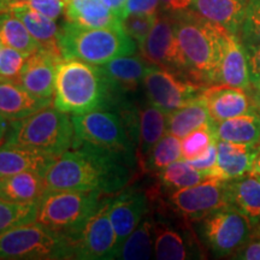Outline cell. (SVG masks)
I'll use <instances>...</instances> for the list:
<instances>
[{
  "label": "cell",
  "mask_w": 260,
  "mask_h": 260,
  "mask_svg": "<svg viewBox=\"0 0 260 260\" xmlns=\"http://www.w3.org/2000/svg\"><path fill=\"white\" fill-rule=\"evenodd\" d=\"M135 165L110 151L74 144L48 167L44 180L50 190H98L110 197L129 186Z\"/></svg>",
  "instance_id": "6da1fadb"
},
{
  "label": "cell",
  "mask_w": 260,
  "mask_h": 260,
  "mask_svg": "<svg viewBox=\"0 0 260 260\" xmlns=\"http://www.w3.org/2000/svg\"><path fill=\"white\" fill-rule=\"evenodd\" d=\"M171 15L190 79L206 87L217 84L228 30L191 9Z\"/></svg>",
  "instance_id": "7a4b0ae2"
},
{
  "label": "cell",
  "mask_w": 260,
  "mask_h": 260,
  "mask_svg": "<svg viewBox=\"0 0 260 260\" xmlns=\"http://www.w3.org/2000/svg\"><path fill=\"white\" fill-rule=\"evenodd\" d=\"M74 144H86L138 162L139 109H96L74 115Z\"/></svg>",
  "instance_id": "3957f363"
},
{
  "label": "cell",
  "mask_w": 260,
  "mask_h": 260,
  "mask_svg": "<svg viewBox=\"0 0 260 260\" xmlns=\"http://www.w3.org/2000/svg\"><path fill=\"white\" fill-rule=\"evenodd\" d=\"M112 92L102 67L63 58L57 67L53 105L69 115L106 109Z\"/></svg>",
  "instance_id": "277c9868"
},
{
  "label": "cell",
  "mask_w": 260,
  "mask_h": 260,
  "mask_svg": "<svg viewBox=\"0 0 260 260\" xmlns=\"http://www.w3.org/2000/svg\"><path fill=\"white\" fill-rule=\"evenodd\" d=\"M74 140L73 118L69 113L51 105L25 118L10 122L5 144L59 157L73 147Z\"/></svg>",
  "instance_id": "5b68a950"
},
{
  "label": "cell",
  "mask_w": 260,
  "mask_h": 260,
  "mask_svg": "<svg viewBox=\"0 0 260 260\" xmlns=\"http://www.w3.org/2000/svg\"><path fill=\"white\" fill-rule=\"evenodd\" d=\"M58 41L63 58H76L98 67L136 52V42L123 28H87L65 21Z\"/></svg>",
  "instance_id": "8992f818"
},
{
  "label": "cell",
  "mask_w": 260,
  "mask_h": 260,
  "mask_svg": "<svg viewBox=\"0 0 260 260\" xmlns=\"http://www.w3.org/2000/svg\"><path fill=\"white\" fill-rule=\"evenodd\" d=\"M105 197L98 190H50L39 200L37 222L73 240Z\"/></svg>",
  "instance_id": "52a82bcc"
},
{
  "label": "cell",
  "mask_w": 260,
  "mask_h": 260,
  "mask_svg": "<svg viewBox=\"0 0 260 260\" xmlns=\"http://www.w3.org/2000/svg\"><path fill=\"white\" fill-rule=\"evenodd\" d=\"M0 259H74V246L64 234L34 222L0 235Z\"/></svg>",
  "instance_id": "ba28073f"
},
{
  "label": "cell",
  "mask_w": 260,
  "mask_h": 260,
  "mask_svg": "<svg viewBox=\"0 0 260 260\" xmlns=\"http://www.w3.org/2000/svg\"><path fill=\"white\" fill-rule=\"evenodd\" d=\"M199 222L201 240L217 258L234 255L251 239V220L233 207L216 211Z\"/></svg>",
  "instance_id": "9c48e42d"
},
{
  "label": "cell",
  "mask_w": 260,
  "mask_h": 260,
  "mask_svg": "<svg viewBox=\"0 0 260 260\" xmlns=\"http://www.w3.org/2000/svg\"><path fill=\"white\" fill-rule=\"evenodd\" d=\"M206 86L194 82L183 75L172 73L152 64L142 82L147 103L170 113L198 99Z\"/></svg>",
  "instance_id": "30bf717a"
},
{
  "label": "cell",
  "mask_w": 260,
  "mask_h": 260,
  "mask_svg": "<svg viewBox=\"0 0 260 260\" xmlns=\"http://www.w3.org/2000/svg\"><path fill=\"white\" fill-rule=\"evenodd\" d=\"M226 182L210 177L195 186L172 190L168 195L169 207L181 218L199 222L216 211L229 207Z\"/></svg>",
  "instance_id": "8fae6325"
},
{
  "label": "cell",
  "mask_w": 260,
  "mask_h": 260,
  "mask_svg": "<svg viewBox=\"0 0 260 260\" xmlns=\"http://www.w3.org/2000/svg\"><path fill=\"white\" fill-rule=\"evenodd\" d=\"M140 53L149 64L170 70L190 79L187 60L175 31L174 17L169 12H159L157 21L142 44ZM191 80V79H190Z\"/></svg>",
  "instance_id": "7c38bea8"
},
{
  "label": "cell",
  "mask_w": 260,
  "mask_h": 260,
  "mask_svg": "<svg viewBox=\"0 0 260 260\" xmlns=\"http://www.w3.org/2000/svg\"><path fill=\"white\" fill-rule=\"evenodd\" d=\"M110 197L104 198L99 209L87 220L73 240L74 259H116L118 253L115 229L109 216Z\"/></svg>",
  "instance_id": "4fadbf2b"
},
{
  "label": "cell",
  "mask_w": 260,
  "mask_h": 260,
  "mask_svg": "<svg viewBox=\"0 0 260 260\" xmlns=\"http://www.w3.org/2000/svg\"><path fill=\"white\" fill-rule=\"evenodd\" d=\"M149 211L151 195L141 188L125 187L110 198L109 216L115 229L118 249Z\"/></svg>",
  "instance_id": "5bb4252c"
},
{
  "label": "cell",
  "mask_w": 260,
  "mask_h": 260,
  "mask_svg": "<svg viewBox=\"0 0 260 260\" xmlns=\"http://www.w3.org/2000/svg\"><path fill=\"white\" fill-rule=\"evenodd\" d=\"M201 98L214 123L248 115L258 110L249 89L235 88L225 84H211L204 89Z\"/></svg>",
  "instance_id": "9a60e30c"
},
{
  "label": "cell",
  "mask_w": 260,
  "mask_h": 260,
  "mask_svg": "<svg viewBox=\"0 0 260 260\" xmlns=\"http://www.w3.org/2000/svg\"><path fill=\"white\" fill-rule=\"evenodd\" d=\"M63 57L40 48L29 56L19 76V83L39 98H51L54 94L57 67Z\"/></svg>",
  "instance_id": "2e32d148"
},
{
  "label": "cell",
  "mask_w": 260,
  "mask_h": 260,
  "mask_svg": "<svg viewBox=\"0 0 260 260\" xmlns=\"http://www.w3.org/2000/svg\"><path fill=\"white\" fill-rule=\"evenodd\" d=\"M151 65L144 57L134 53L110 60L103 65L102 70L109 81L112 94L134 98L142 88L146 71Z\"/></svg>",
  "instance_id": "e0dca14e"
},
{
  "label": "cell",
  "mask_w": 260,
  "mask_h": 260,
  "mask_svg": "<svg viewBox=\"0 0 260 260\" xmlns=\"http://www.w3.org/2000/svg\"><path fill=\"white\" fill-rule=\"evenodd\" d=\"M258 151L255 145L217 140V165L210 177L232 181L248 175Z\"/></svg>",
  "instance_id": "ac0fdd59"
},
{
  "label": "cell",
  "mask_w": 260,
  "mask_h": 260,
  "mask_svg": "<svg viewBox=\"0 0 260 260\" xmlns=\"http://www.w3.org/2000/svg\"><path fill=\"white\" fill-rule=\"evenodd\" d=\"M51 105V98L35 96L21 83L0 79V113L8 121L25 118Z\"/></svg>",
  "instance_id": "d6986e66"
},
{
  "label": "cell",
  "mask_w": 260,
  "mask_h": 260,
  "mask_svg": "<svg viewBox=\"0 0 260 260\" xmlns=\"http://www.w3.org/2000/svg\"><path fill=\"white\" fill-rule=\"evenodd\" d=\"M217 84L251 89L245 47L241 38L230 31L226 32L224 42V52L219 65Z\"/></svg>",
  "instance_id": "ffe728a7"
},
{
  "label": "cell",
  "mask_w": 260,
  "mask_h": 260,
  "mask_svg": "<svg viewBox=\"0 0 260 260\" xmlns=\"http://www.w3.org/2000/svg\"><path fill=\"white\" fill-rule=\"evenodd\" d=\"M56 158L31 148L4 144L0 146V177L24 171H35L44 176Z\"/></svg>",
  "instance_id": "44dd1931"
},
{
  "label": "cell",
  "mask_w": 260,
  "mask_h": 260,
  "mask_svg": "<svg viewBox=\"0 0 260 260\" xmlns=\"http://www.w3.org/2000/svg\"><path fill=\"white\" fill-rule=\"evenodd\" d=\"M6 10L14 12L23 22L32 38L40 44L41 48L63 57L59 47V41H58L60 27H58L56 19L48 18L46 16L39 14L35 10L28 8L21 2H10Z\"/></svg>",
  "instance_id": "7402d4cb"
},
{
  "label": "cell",
  "mask_w": 260,
  "mask_h": 260,
  "mask_svg": "<svg viewBox=\"0 0 260 260\" xmlns=\"http://www.w3.org/2000/svg\"><path fill=\"white\" fill-rule=\"evenodd\" d=\"M249 0H194L191 10L239 35Z\"/></svg>",
  "instance_id": "603a6c76"
},
{
  "label": "cell",
  "mask_w": 260,
  "mask_h": 260,
  "mask_svg": "<svg viewBox=\"0 0 260 260\" xmlns=\"http://www.w3.org/2000/svg\"><path fill=\"white\" fill-rule=\"evenodd\" d=\"M65 21L87 28H122L121 18L103 0H67Z\"/></svg>",
  "instance_id": "cb8c5ba5"
},
{
  "label": "cell",
  "mask_w": 260,
  "mask_h": 260,
  "mask_svg": "<svg viewBox=\"0 0 260 260\" xmlns=\"http://www.w3.org/2000/svg\"><path fill=\"white\" fill-rule=\"evenodd\" d=\"M154 256L159 260H184L193 258L189 237L165 218H153Z\"/></svg>",
  "instance_id": "d4e9b609"
},
{
  "label": "cell",
  "mask_w": 260,
  "mask_h": 260,
  "mask_svg": "<svg viewBox=\"0 0 260 260\" xmlns=\"http://www.w3.org/2000/svg\"><path fill=\"white\" fill-rule=\"evenodd\" d=\"M229 207L241 212L251 220L252 225L260 222V180L254 175L226 182Z\"/></svg>",
  "instance_id": "484cf974"
},
{
  "label": "cell",
  "mask_w": 260,
  "mask_h": 260,
  "mask_svg": "<svg viewBox=\"0 0 260 260\" xmlns=\"http://www.w3.org/2000/svg\"><path fill=\"white\" fill-rule=\"evenodd\" d=\"M47 190L44 176L35 171H24L0 177V199L14 203L39 201Z\"/></svg>",
  "instance_id": "4316f807"
},
{
  "label": "cell",
  "mask_w": 260,
  "mask_h": 260,
  "mask_svg": "<svg viewBox=\"0 0 260 260\" xmlns=\"http://www.w3.org/2000/svg\"><path fill=\"white\" fill-rule=\"evenodd\" d=\"M167 134V113L152 104L139 105V162L149 153L153 146Z\"/></svg>",
  "instance_id": "83f0119b"
},
{
  "label": "cell",
  "mask_w": 260,
  "mask_h": 260,
  "mask_svg": "<svg viewBox=\"0 0 260 260\" xmlns=\"http://www.w3.org/2000/svg\"><path fill=\"white\" fill-rule=\"evenodd\" d=\"M214 124L217 140L255 146L260 141V111L234 117Z\"/></svg>",
  "instance_id": "f1b7e54d"
},
{
  "label": "cell",
  "mask_w": 260,
  "mask_h": 260,
  "mask_svg": "<svg viewBox=\"0 0 260 260\" xmlns=\"http://www.w3.org/2000/svg\"><path fill=\"white\" fill-rule=\"evenodd\" d=\"M0 41L4 46L15 48L27 57L41 48L23 22L10 10L0 11Z\"/></svg>",
  "instance_id": "f546056e"
},
{
  "label": "cell",
  "mask_w": 260,
  "mask_h": 260,
  "mask_svg": "<svg viewBox=\"0 0 260 260\" xmlns=\"http://www.w3.org/2000/svg\"><path fill=\"white\" fill-rule=\"evenodd\" d=\"M210 121L212 119L200 95L187 105L167 113V132L178 139H183L190 132Z\"/></svg>",
  "instance_id": "4dcf8cb0"
},
{
  "label": "cell",
  "mask_w": 260,
  "mask_h": 260,
  "mask_svg": "<svg viewBox=\"0 0 260 260\" xmlns=\"http://www.w3.org/2000/svg\"><path fill=\"white\" fill-rule=\"evenodd\" d=\"M153 254V217L148 213L119 247L116 259L146 260Z\"/></svg>",
  "instance_id": "1f68e13d"
},
{
  "label": "cell",
  "mask_w": 260,
  "mask_h": 260,
  "mask_svg": "<svg viewBox=\"0 0 260 260\" xmlns=\"http://www.w3.org/2000/svg\"><path fill=\"white\" fill-rule=\"evenodd\" d=\"M182 159L181 139L167 133L140 161V168L147 174L157 175L172 162Z\"/></svg>",
  "instance_id": "d6a6232c"
},
{
  "label": "cell",
  "mask_w": 260,
  "mask_h": 260,
  "mask_svg": "<svg viewBox=\"0 0 260 260\" xmlns=\"http://www.w3.org/2000/svg\"><path fill=\"white\" fill-rule=\"evenodd\" d=\"M157 178L161 187L168 190H176L181 188L195 186L205 180L206 175L197 169H194L186 160H177L169 165L157 174Z\"/></svg>",
  "instance_id": "836d02e7"
},
{
  "label": "cell",
  "mask_w": 260,
  "mask_h": 260,
  "mask_svg": "<svg viewBox=\"0 0 260 260\" xmlns=\"http://www.w3.org/2000/svg\"><path fill=\"white\" fill-rule=\"evenodd\" d=\"M39 201L14 203L0 199V235L14 228L37 222Z\"/></svg>",
  "instance_id": "e575fe53"
},
{
  "label": "cell",
  "mask_w": 260,
  "mask_h": 260,
  "mask_svg": "<svg viewBox=\"0 0 260 260\" xmlns=\"http://www.w3.org/2000/svg\"><path fill=\"white\" fill-rule=\"evenodd\" d=\"M217 140L216 124L213 121L205 123L181 139L182 160H193L210 147Z\"/></svg>",
  "instance_id": "d590c367"
},
{
  "label": "cell",
  "mask_w": 260,
  "mask_h": 260,
  "mask_svg": "<svg viewBox=\"0 0 260 260\" xmlns=\"http://www.w3.org/2000/svg\"><path fill=\"white\" fill-rule=\"evenodd\" d=\"M27 58V56L15 48L3 45L0 50V79L19 83V76Z\"/></svg>",
  "instance_id": "8d00e7d4"
},
{
  "label": "cell",
  "mask_w": 260,
  "mask_h": 260,
  "mask_svg": "<svg viewBox=\"0 0 260 260\" xmlns=\"http://www.w3.org/2000/svg\"><path fill=\"white\" fill-rule=\"evenodd\" d=\"M157 15H146V14H130L121 19L122 28L128 35L140 45L144 42L148 32L153 28L157 21Z\"/></svg>",
  "instance_id": "74e56055"
},
{
  "label": "cell",
  "mask_w": 260,
  "mask_h": 260,
  "mask_svg": "<svg viewBox=\"0 0 260 260\" xmlns=\"http://www.w3.org/2000/svg\"><path fill=\"white\" fill-rule=\"evenodd\" d=\"M242 41L260 42V0H249L240 30Z\"/></svg>",
  "instance_id": "f35d334b"
},
{
  "label": "cell",
  "mask_w": 260,
  "mask_h": 260,
  "mask_svg": "<svg viewBox=\"0 0 260 260\" xmlns=\"http://www.w3.org/2000/svg\"><path fill=\"white\" fill-rule=\"evenodd\" d=\"M21 3L52 19L59 18L61 15L65 14V8H67V0H27Z\"/></svg>",
  "instance_id": "ab89813d"
},
{
  "label": "cell",
  "mask_w": 260,
  "mask_h": 260,
  "mask_svg": "<svg viewBox=\"0 0 260 260\" xmlns=\"http://www.w3.org/2000/svg\"><path fill=\"white\" fill-rule=\"evenodd\" d=\"M160 10V0H126L122 10L121 19L130 14L157 15Z\"/></svg>",
  "instance_id": "60d3db41"
},
{
  "label": "cell",
  "mask_w": 260,
  "mask_h": 260,
  "mask_svg": "<svg viewBox=\"0 0 260 260\" xmlns=\"http://www.w3.org/2000/svg\"><path fill=\"white\" fill-rule=\"evenodd\" d=\"M242 44L246 51L249 81L252 84L260 81V42L242 41Z\"/></svg>",
  "instance_id": "b9f144b4"
},
{
  "label": "cell",
  "mask_w": 260,
  "mask_h": 260,
  "mask_svg": "<svg viewBox=\"0 0 260 260\" xmlns=\"http://www.w3.org/2000/svg\"><path fill=\"white\" fill-rule=\"evenodd\" d=\"M197 170L204 172L207 177L211 176L217 165V140L204 152L200 157L188 161Z\"/></svg>",
  "instance_id": "7bdbcfd3"
},
{
  "label": "cell",
  "mask_w": 260,
  "mask_h": 260,
  "mask_svg": "<svg viewBox=\"0 0 260 260\" xmlns=\"http://www.w3.org/2000/svg\"><path fill=\"white\" fill-rule=\"evenodd\" d=\"M235 259H243V260H260V241L256 242H247L245 246L237 251L233 255Z\"/></svg>",
  "instance_id": "ee69618b"
},
{
  "label": "cell",
  "mask_w": 260,
  "mask_h": 260,
  "mask_svg": "<svg viewBox=\"0 0 260 260\" xmlns=\"http://www.w3.org/2000/svg\"><path fill=\"white\" fill-rule=\"evenodd\" d=\"M194 0H160V10L169 14H176L189 10Z\"/></svg>",
  "instance_id": "f6af8a7d"
},
{
  "label": "cell",
  "mask_w": 260,
  "mask_h": 260,
  "mask_svg": "<svg viewBox=\"0 0 260 260\" xmlns=\"http://www.w3.org/2000/svg\"><path fill=\"white\" fill-rule=\"evenodd\" d=\"M105 3V5L109 8L111 11L115 12V14L121 18V14L122 10L124 8V4L126 0H103Z\"/></svg>",
  "instance_id": "bcb514c9"
},
{
  "label": "cell",
  "mask_w": 260,
  "mask_h": 260,
  "mask_svg": "<svg viewBox=\"0 0 260 260\" xmlns=\"http://www.w3.org/2000/svg\"><path fill=\"white\" fill-rule=\"evenodd\" d=\"M249 92H251V95L253 98V102H254L256 109L260 110V81L251 84Z\"/></svg>",
  "instance_id": "7dc6e473"
},
{
  "label": "cell",
  "mask_w": 260,
  "mask_h": 260,
  "mask_svg": "<svg viewBox=\"0 0 260 260\" xmlns=\"http://www.w3.org/2000/svg\"><path fill=\"white\" fill-rule=\"evenodd\" d=\"M249 174L254 175V176H259V175H260V149L255 155L254 161H253V165H252V170H251V172H249Z\"/></svg>",
  "instance_id": "c3c4849f"
},
{
  "label": "cell",
  "mask_w": 260,
  "mask_h": 260,
  "mask_svg": "<svg viewBox=\"0 0 260 260\" xmlns=\"http://www.w3.org/2000/svg\"><path fill=\"white\" fill-rule=\"evenodd\" d=\"M8 126L9 124L6 123V118L4 116L0 113V142L4 140V138L6 136V132H8Z\"/></svg>",
  "instance_id": "681fc988"
},
{
  "label": "cell",
  "mask_w": 260,
  "mask_h": 260,
  "mask_svg": "<svg viewBox=\"0 0 260 260\" xmlns=\"http://www.w3.org/2000/svg\"><path fill=\"white\" fill-rule=\"evenodd\" d=\"M9 2H12V0H0V3H9Z\"/></svg>",
  "instance_id": "f907efd6"
},
{
  "label": "cell",
  "mask_w": 260,
  "mask_h": 260,
  "mask_svg": "<svg viewBox=\"0 0 260 260\" xmlns=\"http://www.w3.org/2000/svg\"><path fill=\"white\" fill-rule=\"evenodd\" d=\"M12 2H27V0H12Z\"/></svg>",
  "instance_id": "816d5d0a"
},
{
  "label": "cell",
  "mask_w": 260,
  "mask_h": 260,
  "mask_svg": "<svg viewBox=\"0 0 260 260\" xmlns=\"http://www.w3.org/2000/svg\"><path fill=\"white\" fill-rule=\"evenodd\" d=\"M256 147H258V148H259V149H260V141H259V142H258V145H256Z\"/></svg>",
  "instance_id": "f5cc1de1"
},
{
  "label": "cell",
  "mask_w": 260,
  "mask_h": 260,
  "mask_svg": "<svg viewBox=\"0 0 260 260\" xmlns=\"http://www.w3.org/2000/svg\"><path fill=\"white\" fill-rule=\"evenodd\" d=\"M2 47H3V44H2V41H0V50H2Z\"/></svg>",
  "instance_id": "db71d44e"
},
{
  "label": "cell",
  "mask_w": 260,
  "mask_h": 260,
  "mask_svg": "<svg viewBox=\"0 0 260 260\" xmlns=\"http://www.w3.org/2000/svg\"><path fill=\"white\" fill-rule=\"evenodd\" d=\"M256 177H259V180H260V175H259V176H256Z\"/></svg>",
  "instance_id": "11a10c76"
}]
</instances>
